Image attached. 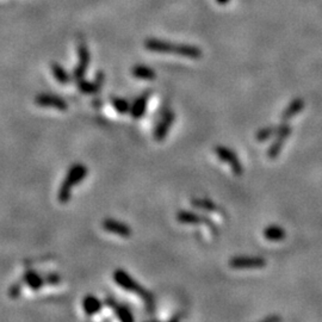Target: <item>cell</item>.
Wrapping results in <instances>:
<instances>
[{
  "instance_id": "1",
  "label": "cell",
  "mask_w": 322,
  "mask_h": 322,
  "mask_svg": "<svg viewBox=\"0 0 322 322\" xmlns=\"http://www.w3.org/2000/svg\"><path fill=\"white\" fill-rule=\"evenodd\" d=\"M145 48L154 53H166V54H175L181 58H188L191 60H198L202 58L201 49L195 45L177 44L168 41L149 38L145 42Z\"/></svg>"
},
{
  "instance_id": "2",
  "label": "cell",
  "mask_w": 322,
  "mask_h": 322,
  "mask_svg": "<svg viewBox=\"0 0 322 322\" xmlns=\"http://www.w3.org/2000/svg\"><path fill=\"white\" fill-rule=\"evenodd\" d=\"M86 175H87V167H86L85 165L75 164L69 168L58 194V199L60 203L65 204L69 202L73 188H74L75 185L80 184L85 179Z\"/></svg>"
},
{
  "instance_id": "3",
  "label": "cell",
  "mask_w": 322,
  "mask_h": 322,
  "mask_svg": "<svg viewBox=\"0 0 322 322\" xmlns=\"http://www.w3.org/2000/svg\"><path fill=\"white\" fill-rule=\"evenodd\" d=\"M114 281L118 287L141 297L146 302L149 309L152 310L154 308V297H153V295L148 290H146L144 287H141L134 278L130 277L128 272H125L124 270H116L114 272Z\"/></svg>"
},
{
  "instance_id": "4",
  "label": "cell",
  "mask_w": 322,
  "mask_h": 322,
  "mask_svg": "<svg viewBox=\"0 0 322 322\" xmlns=\"http://www.w3.org/2000/svg\"><path fill=\"white\" fill-rule=\"evenodd\" d=\"M177 220L182 224H205L209 229H210L211 233H215V234L218 233L216 224H215L210 218L207 216H203V215H199L197 214V212L181 210L177 214Z\"/></svg>"
},
{
  "instance_id": "5",
  "label": "cell",
  "mask_w": 322,
  "mask_h": 322,
  "mask_svg": "<svg viewBox=\"0 0 322 322\" xmlns=\"http://www.w3.org/2000/svg\"><path fill=\"white\" fill-rule=\"evenodd\" d=\"M215 153L221 161L225 162L232 168V172L235 175H241L244 173V166L239 160L238 155L232 149L224 147V146H217L215 147Z\"/></svg>"
},
{
  "instance_id": "6",
  "label": "cell",
  "mask_w": 322,
  "mask_h": 322,
  "mask_svg": "<svg viewBox=\"0 0 322 322\" xmlns=\"http://www.w3.org/2000/svg\"><path fill=\"white\" fill-rule=\"evenodd\" d=\"M78 65L73 71V79L75 81L81 80L84 79V75L86 71H87L88 66H89V61H91V56H89V51L88 48L86 47V44L84 42H80L78 45Z\"/></svg>"
},
{
  "instance_id": "7",
  "label": "cell",
  "mask_w": 322,
  "mask_h": 322,
  "mask_svg": "<svg viewBox=\"0 0 322 322\" xmlns=\"http://www.w3.org/2000/svg\"><path fill=\"white\" fill-rule=\"evenodd\" d=\"M229 266L235 270H250L266 266V260L261 257H235L229 260Z\"/></svg>"
},
{
  "instance_id": "8",
  "label": "cell",
  "mask_w": 322,
  "mask_h": 322,
  "mask_svg": "<svg viewBox=\"0 0 322 322\" xmlns=\"http://www.w3.org/2000/svg\"><path fill=\"white\" fill-rule=\"evenodd\" d=\"M175 119V114L173 111L171 110H166V112H164L162 117L159 121V123L157 124V127L154 129V139L157 141H162L165 140L166 136H167L168 131L173 124Z\"/></svg>"
},
{
  "instance_id": "9",
  "label": "cell",
  "mask_w": 322,
  "mask_h": 322,
  "mask_svg": "<svg viewBox=\"0 0 322 322\" xmlns=\"http://www.w3.org/2000/svg\"><path fill=\"white\" fill-rule=\"evenodd\" d=\"M36 105L42 106V108H53L58 110H67L68 104L64 98L59 97L55 95L41 94L35 98Z\"/></svg>"
},
{
  "instance_id": "10",
  "label": "cell",
  "mask_w": 322,
  "mask_h": 322,
  "mask_svg": "<svg viewBox=\"0 0 322 322\" xmlns=\"http://www.w3.org/2000/svg\"><path fill=\"white\" fill-rule=\"evenodd\" d=\"M291 131H293V128H291L289 124H285L284 129L282 130L281 134H278L277 136H275V140L272 142L271 146L267 149L266 155H267L268 159L273 160V159H275L278 157V155L281 154L282 149H283V147H284L285 140H287L289 136L291 135Z\"/></svg>"
},
{
  "instance_id": "11",
  "label": "cell",
  "mask_w": 322,
  "mask_h": 322,
  "mask_svg": "<svg viewBox=\"0 0 322 322\" xmlns=\"http://www.w3.org/2000/svg\"><path fill=\"white\" fill-rule=\"evenodd\" d=\"M102 227L109 233L119 235L122 238H129L131 235V229L128 224L121 221L112 220V218H106V220L103 221Z\"/></svg>"
},
{
  "instance_id": "12",
  "label": "cell",
  "mask_w": 322,
  "mask_h": 322,
  "mask_svg": "<svg viewBox=\"0 0 322 322\" xmlns=\"http://www.w3.org/2000/svg\"><path fill=\"white\" fill-rule=\"evenodd\" d=\"M103 81H104V74L102 72L97 73V76L94 81H85L84 79L76 81L78 82V88L85 95H94L101 89Z\"/></svg>"
},
{
  "instance_id": "13",
  "label": "cell",
  "mask_w": 322,
  "mask_h": 322,
  "mask_svg": "<svg viewBox=\"0 0 322 322\" xmlns=\"http://www.w3.org/2000/svg\"><path fill=\"white\" fill-rule=\"evenodd\" d=\"M149 97H151V92L148 91V92H145V94H142L140 97L135 99V102L131 104V109H130V115L132 118L139 119L144 117L146 114V110H147Z\"/></svg>"
},
{
  "instance_id": "14",
  "label": "cell",
  "mask_w": 322,
  "mask_h": 322,
  "mask_svg": "<svg viewBox=\"0 0 322 322\" xmlns=\"http://www.w3.org/2000/svg\"><path fill=\"white\" fill-rule=\"evenodd\" d=\"M106 304H108L109 307L115 311L116 316H117L121 321L123 322L134 321V316H132L131 311L128 307H125V305L123 304L117 303V302L112 300V298H108V300H106Z\"/></svg>"
},
{
  "instance_id": "15",
  "label": "cell",
  "mask_w": 322,
  "mask_h": 322,
  "mask_svg": "<svg viewBox=\"0 0 322 322\" xmlns=\"http://www.w3.org/2000/svg\"><path fill=\"white\" fill-rule=\"evenodd\" d=\"M304 105H305V103L302 98L294 99V101L291 102L290 104L287 106V108H285L283 114H282V121L283 122L290 121L291 118H294L295 116L298 115L302 110H303Z\"/></svg>"
},
{
  "instance_id": "16",
  "label": "cell",
  "mask_w": 322,
  "mask_h": 322,
  "mask_svg": "<svg viewBox=\"0 0 322 322\" xmlns=\"http://www.w3.org/2000/svg\"><path fill=\"white\" fill-rule=\"evenodd\" d=\"M82 308H84L86 315L92 316V315H96L102 310L103 302L98 297L94 296V295H88L82 301Z\"/></svg>"
},
{
  "instance_id": "17",
  "label": "cell",
  "mask_w": 322,
  "mask_h": 322,
  "mask_svg": "<svg viewBox=\"0 0 322 322\" xmlns=\"http://www.w3.org/2000/svg\"><path fill=\"white\" fill-rule=\"evenodd\" d=\"M191 204L194 205L195 208L202 209V210L209 211V212H215V214H220V215H224L223 209L221 207H218L216 203H214L212 201H209V199H204V198H194L191 201Z\"/></svg>"
},
{
  "instance_id": "18",
  "label": "cell",
  "mask_w": 322,
  "mask_h": 322,
  "mask_svg": "<svg viewBox=\"0 0 322 322\" xmlns=\"http://www.w3.org/2000/svg\"><path fill=\"white\" fill-rule=\"evenodd\" d=\"M263 234H264V238L266 239L267 241H273V242L283 241L284 239L287 238V233H285L284 229L282 228L281 225H275V224L268 225V227L265 228Z\"/></svg>"
},
{
  "instance_id": "19",
  "label": "cell",
  "mask_w": 322,
  "mask_h": 322,
  "mask_svg": "<svg viewBox=\"0 0 322 322\" xmlns=\"http://www.w3.org/2000/svg\"><path fill=\"white\" fill-rule=\"evenodd\" d=\"M284 125L285 124H281V125H277V127H266V128L260 129V130H258L257 134H255V140H257L258 142H265L266 140H268V139L273 137V136H277L278 134H281L282 130H283Z\"/></svg>"
},
{
  "instance_id": "20",
  "label": "cell",
  "mask_w": 322,
  "mask_h": 322,
  "mask_svg": "<svg viewBox=\"0 0 322 322\" xmlns=\"http://www.w3.org/2000/svg\"><path fill=\"white\" fill-rule=\"evenodd\" d=\"M24 282L32 290H39L44 285V280L34 270H29L25 272Z\"/></svg>"
},
{
  "instance_id": "21",
  "label": "cell",
  "mask_w": 322,
  "mask_h": 322,
  "mask_svg": "<svg viewBox=\"0 0 322 322\" xmlns=\"http://www.w3.org/2000/svg\"><path fill=\"white\" fill-rule=\"evenodd\" d=\"M52 72L56 81L60 82L61 85H67L68 82H71L73 76L68 74V72L62 67L61 65H59L58 62H53L52 64Z\"/></svg>"
},
{
  "instance_id": "22",
  "label": "cell",
  "mask_w": 322,
  "mask_h": 322,
  "mask_svg": "<svg viewBox=\"0 0 322 322\" xmlns=\"http://www.w3.org/2000/svg\"><path fill=\"white\" fill-rule=\"evenodd\" d=\"M131 74L132 76L137 79H142V80H153L155 79V72L153 71L151 67H147V66H142L137 65L135 67H132L131 69Z\"/></svg>"
},
{
  "instance_id": "23",
  "label": "cell",
  "mask_w": 322,
  "mask_h": 322,
  "mask_svg": "<svg viewBox=\"0 0 322 322\" xmlns=\"http://www.w3.org/2000/svg\"><path fill=\"white\" fill-rule=\"evenodd\" d=\"M111 104H112V106H114L115 110L118 112V114H121V115L130 114L131 105H130V103L127 101V99L119 98V97L112 98Z\"/></svg>"
},
{
  "instance_id": "24",
  "label": "cell",
  "mask_w": 322,
  "mask_h": 322,
  "mask_svg": "<svg viewBox=\"0 0 322 322\" xmlns=\"http://www.w3.org/2000/svg\"><path fill=\"white\" fill-rule=\"evenodd\" d=\"M9 294H10V297H12V298L18 297L19 294H21V285H19V284H13L12 287L10 288Z\"/></svg>"
},
{
  "instance_id": "25",
  "label": "cell",
  "mask_w": 322,
  "mask_h": 322,
  "mask_svg": "<svg viewBox=\"0 0 322 322\" xmlns=\"http://www.w3.org/2000/svg\"><path fill=\"white\" fill-rule=\"evenodd\" d=\"M281 320H282V318L280 316H267V317L264 318V321H270V322H272V321H281Z\"/></svg>"
},
{
  "instance_id": "26",
  "label": "cell",
  "mask_w": 322,
  "mask_h": 322,
  "mask_svg": "<svg viewBox=\"0 0 322 322\" xmlns=\"http://www.w3.org/2000/svg\"><path fill=\"white\" fill-rule=\"evenodd\" d=\"M218 3H220V4H225V3L228 2V0H217Z\"/></svg>"
}]
</instances>
